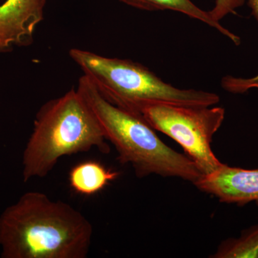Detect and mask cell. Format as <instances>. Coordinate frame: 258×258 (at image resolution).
<instances>
[{
  "label": "cell",
  "instance_id": "10",
  "mask_svg": "<svg viewBox=\"0 0 258 258\" xmlns=\"http://www.w3.org/2000/svg\"><path fill=\"white\" fill-rule=\"evenodd\" d=\"M212 258H258V224L219 244Z\"/></svg>",
  "mask_w": 258,
  "mask_h": 258
},
{
  "label": "cell",
  "instance_id": "6",
  "mask_svg": "<svg viewBox=\"0 0 258 258\" xmlns=\"http://www.w3.org/2000/svg\"><path fill=\"white\" fill-rule=\"evenodd\" d=\"M220 203L258 206V169H245L222 164L211 174L202 175L193 184Z\"/></svg>",
  "mask_w": 258,
  "mask_h": 258
},
{
  "label": "cell",
  "instance_id": "8",
  "mask_svg": "<svg viewBox=\"0 0 258 258\" xmlns=\"http://www.w3.org/2000/svg\"><path fill=\"white\" fill-rule=\"evenodd\" d=\"M119 173L108 169L95 160L82 161L73 166L69 174V185L75 192L91 196L104 189Z\"/></svg>",
  "mask_w": 258,
  "mask_h": 258
},
{
  "label": "cell",
  "instance_id": "4",
  "mask_svg": "<svg viewBox=\"0 0 258 258\" xmlns=\"http://www.w3.org/2000/svg\"><path fill=\"white\" fill-rule=\"evenodd\" d=\"M69 55L103 98L128 111L148 101L194 107L212 106L220 102L216 93L174 87L132 60L79 48L71 49Z\"/></svg>",
  "mask_w": 258,
  "mask_h": 258
},
{
  "label": "cell",
  "instance_id": "13",
  "mask_svg": "<svg viewBox=\"0 0 258 258\" xmlns=\"http://www.w3.org/2000/svg\"><path fill=\"white\" fill-rule=\"evenodd\" d=\"M0 53H3V51L0 49Z\"/></svg>",
  "mask_w": 258,
  "mask_h": 258
},
{
  "label": "cell",
  "instance_id": "11",
  "mask_svg": "<svg viewBox=\"0 0 258 258\" xmlns=\"http://www.w3.org/2000/svg\"><path fill=\"white\" fill-rule=\"evenodd\" d=\"M252 11V15L258 20V0H246ZM224 89L232 93H244L251 88L258 89V75L249 79L226 76L222 81Z\"/></svg>",
  "mask_w": 258,
  "mask_h": 258
},
{
  "label": "cell",
  "instance_id": "3",
  "mask_svg": "<svg viewBox=\"0 0 258 258\" xmlns=\"http://www.w3.org/2000/svg\"><path fill=\"white\" fill-rule=\"evenodd\" d=\"M101 127L77 89L44 103L34 120L23 151V179L43 178L66 156L97 148L103 154L111 149Z\"/></svg>",
  "mask_w": 258,
  "mask_h": 258
},
{
  "label": "cell",
  "instance_id": "2",
  "mask_svg": "<svg viewBox=\"0 0 258 258\" xmlns=\"http://www.w3.org/2000/svg\"><path fill=\"white\" fill-rule=\"evenodd\" d=\"M78 92L92 112L107 141L116 149L121 164H130L136 176L152 174L195 183L203 174L187 155L164 144L139 115L112 104L101 96L87 76L78 83Z\"/></svg>",
  "mask_w": 258,
  "mask_h": 258
},
{
  "label": "cell",
  "instance_id": "12",
  "mask_svg": "<svg viewBox=\"0 0 258 258\" xmlns=\"http://www.w3.org/2000/svg\"><path fill=\"white\" fill-rule=\"evenodd\" d=\"M246 0H215V4L209 13L215 21L220 22L227 15L232 14L242 7Z\"/></svg>",
  "mask_w": 258,
  "mask_h": 258
},
{
  "label": "cell",
  "instance_id": "1",
  "mask_svg": "<svg viewBox=\"0 0 258 258\" xmlns=\"http://www.w3.org/2000/svg\"><path fill=\"white\" fill-rule=\"evenodd\" d=\"M92 224L64 202L28 191L0 214L2 258H86Z\"/></svg>",
  "mask_w": 258,
  "mask_h": 258
},
{
  "label": "cell",
  "instance_id": "7",
  "mask_svg": "<svg viewBox=\"0 0 258 258\" xmlns=\"http://www.w3.org/2000/svg\"><path fill=\"white\" fill-rule=\"evenodd\" d=\"M46 0H5L0 5V49L26 47L34 41L37 25L44 20Z\"/></svg>",
  "mask_w": 258,
  "mask_h": 258
},
{
  "label": "cell",
  "instance_id": "9",
  "mask_svg": "<svg viewBox=\"0 0 258 258\" xmlns=\"http://www.w3.org/2000/svg\"><path fill=\"white\" fill-rule=\"evenodd\" d=\"M118 1L136 9L145 10V11L171 10V11L178 12L216 29L217 31L230 39L235 45H239L240 43V37L222 26L220 22L215 21L209 13V11L202 10L196 5L194 4L191 0H118Z\"/></svg>",
  "mask_w": 258,
  "mask_h": 258
},
{
  "label": "cell",
  "instance_id": "5",
  "mask_svg": "<svg viewBox=\"0 0 258 258\" xmlns=\"http://www.w3.org/2000/svg\"><path fill=\"white\" fill-rule=\"evenodd\" d=\"M130 112L179 144L203 175L211 174L223 164L212 149L213 137L225 120V111L222 107L148 101L139 103Z\"/></svg>",
  "mask_w": 258,
  "mask_h": 258
}]
</instances>
